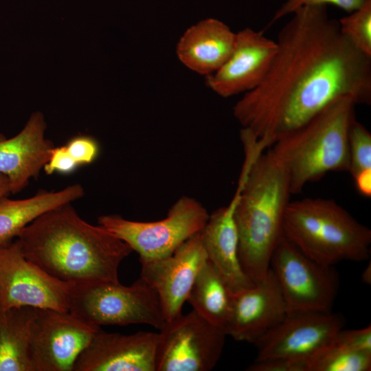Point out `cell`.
I'll list each match as a JSON object with an SVG mask.
<instances>
[{"instance_id":"6da1fadb","label":"cell","mask_w":371,"mask_h":371,"mask_svg":"<svg viewBox=\"0 0 371 371\" xmlns=\"http://www.w3.org/2000/svg\"><path fill=\"white\" fill-rule=\"evenodd\" d=\"M292 15L278 33L267 75L233 107L242 128L267 149L339 98L371 103V58L341 34L326 5L303 6Z\"/></svg>"},{"instance_id":"7a4b0ae2","label":"cell","mask_w":371,"mask_h":371,"mask_svg":"<svg viewBox=\"0 0 371 371\" xmlns=\"http://www.w3.org/2000/svg\"><path fill=\"white\" fill-rule=\"evenodd\" d=\"M16 240L25 258L69 284L119 282L120 263L133 251L102 226L83 220L71 203L43 214Z\"/></svg>"},{"instance_id":"3957f363","label":"cell","mask_w":371,"mask_h":371,"mask_svg":"<svg viewBox=\"0 0 371 371\" xmlns=\"http://www.w3.org/2000/svg\"><path fill=\"white\" fill-rule=\"evenodd\" d=\"M240 139L245 161L234 216L241 267L256 283L267 277L273 252L284 236V215L292 194L288 175L270 149L248 135Z\"/></svg>"},{"instance_id":"277c9868","label":"cell","mask_w":371,"mask_h":371,"mask_svg":"<svg viewBox=\"0 0 371 371\" xmlns=\"http://www.w3.org/2000/svg\"><path fill=\"white\" fill-rule=\"evenodd\" d=\"M356 105L350 97L339 98L269 148L286 170L292 194L328 172L349 171L348 133Z\"/></svg>"},{"instance_id":"5b68a950","label":"cell","mask_w":371,"mask_h":371,"mask_svg":"<svg viewBox=\"0 0 371 371\" xmlns=\"http://www.w3.org/2000/svg\"><path fill=\"white\" fill-rule=\"evenodd\" d=\"M283 235L308 257L326 266L364 261L370 256L371 229L332 199L290 201Z\"/></svg>"},{"instance_id":"8992f818","label":"cell","mask_w":371,"mask_h":371,"mask_svg":"<svg viewBox=\"0 0 371 371\" xmlns=\"http://www.w3.org/2000/svg\"><path fill=\"white\" fill-rule=\"evenodd\" d=\"M68 311L93 326L147 324L161 329L166 320L155 289L140 277L130 286L120 282L69 284Z\"/></svg>"},{"instance_id":"52a82bcc","label":"cell","mask_w":371,"mask_h":371,"mask_svg":"<svg viewBox=\"0 0 371 371\" xmlns=\"http://www.w3.org/2000/svg\"><path fill=\"white\" fill-rule=\"evenodd\" d=\"M209 216L199 201L183 196L161 220L135 221L108 214L100 216L98 222L128 244L139 254V260H152L172 254L183 242L202 230Z\"/></svg>"},{"instance_id":"ba28073f","label":"cell","mask_w":371,"mask_h":371,"mask_svg":"<svg viewBox=\"0 0 371 371\" xmlns=\"http://www.w3.org/2000/svg\"><path fill=\"white\" fill-rule=\"evenodd\" d=\"M270 269L289 311H331L339 283L333 266L310 258L283 236L271 256Z\"/></svg>"},{"instance_id":"9c48e42d","label":"cell","mask_w":371,"mask_h":371,"mask_svg":"<svg viewBox=\"0 0 371 371\" xmlns=\"http://www.w3.org/2000/svg\"><path fill=\"white\" fill-rule=\"evenodd\" d=\"M226 336L195 311L181 313L159 329L156 371H210L221 356Z\"/></svg>"},{"instance_id":"30bf717a","label":"cell","mask_w":371,"mask_h":371,"mask_svg":"<svg viewBox=\"0 0 371 371\" xmlns=\"http://www.w3.org/2000/svg\"><path fill=\"white\" fill-rule=\"evenodd\" d=\"M99 329L69 311L33 308L30 347L34 371H73Z\"/></svg>"},{"instance_id":"8fae6325","label":"cell","mask_w":371,"mask_h":371,"mask_svg":"<svg viewBox=\"0 0 371 371\" xmlns=\"http://www.w3.org/2000/svg\"><path fill=\"white\" fill-rule=\"evenodd\" d=\"M344 325V317L331 311H288L280 323L254 343L255 360L285 358L310 363Z\"/></svg>"},{"instance_id":"7c38bea8","label":"cell","mask_w":371,"mask_h":371,"mask_svg":"<svg viewBox=\"0 0 371 371\" xmlns=\"http://www.w3.org/2000/svg\"><path fill=\"white\" fill-rule=\"evenodd\" d=\"M69 289V283L25 258L16 240L0 245L1 308L28 306L68 311Z\"/></svg>"},{"instance_id":"4fadbf2b","label":"cell","mask_w":371,"mask_h":371,"mask_svg":"<svg viewBox=\"0 0 371 371\" xmlns=\"http://www.w3.org/2000/svg\"><path fill=\"white\" fill-rule=\"evenodd\" d=\"M207 260L200 232L183 242L169 256L139 260L140 277L156 291L166 322L181 314L183 304Z\"/></svg>"},{"instance_id":"5bb4252c","label":"cell","mask_w":371,"mask_h":371,"mask_svg":"<svg viewBox=\"0 0 371 371\" xmlns=\"http://www.w3.org/2000/svg\"><path fill=\"white\" fill-rule=\"evenodd\" d=\"M276 52V41L263 31L241 30L236 33L229 56L218 70L206 76V85L223 98L248 92L264 79Z\"/></svg>"},{"instance_id":"9a60e30c","label":"cell","mask_w":371,"mask_h":371,"mask_svg":"<svg viewBox=\"0 0 371 371\" xmlns=\"http://www.w3.org/2000/svg\"><path fill=\"white\" fill-rule=\"evenodd\" d=\"M158 333L131 335L99 329L77 358L73 371H156Z\"/></svg>"},{"instance_id":"2e32d148","label":"cell","mask_w":371,"mask_h":371,"mask_svg":"<svg viewBox=\"0 0 371 371\" xmlns=\"http://www.w3.org/2000/svg\"><path fill=\"white\" fill-rule=\"evenodd\" d=\"M286 303L269 268L267 277L232 293L227 335L238 341L254 344L287 314Z\"/></svg>"},{"instance_id":"e0dca14e","label":"cell","mask_w":371,"mask_h":371,"mask_svg":"<svg viewBox=\"0 0 371 371\" xmlns=\"http://www.w3.org/2000/svg\"><path fill=\"white\" fill-rule=\"evenodd\" d=\"M46 127L43 115L35 112L15 136L0 133V173L8 177L10 193L22 191L48 161L55 146L45 138Z\"/></svg>"},{"instance_id":"ac0fdd59","label":"cell","mask_w":371,"mask_h":371,"mask_svg":"<svg viewBox=\"0 0 371 371\" xmlns=\"http://www.w3.org/2000/svg\"><path fill=\"white\" fill-rule=\"evenodd\" d=\"M236 201L235 192L228 205L210 214L200 232L207 260L232 293L254 284L244 272L238 258V234L234 216Z\"/></svg>"},{"instance_id":"d6986e66","label":"cell","mask_w":371,"mask_h":371,"mask_svg":"<svg viewBox=\"0 0 371 371\" xmlns=\"http://www.w3.org/2000/svg\"><path fill=\"white\" fill-rule=\"evenodd\" d=\"M235 38L236 33L223 22L207 19L186 30L177 43L176 53L186 67L207 76L228 58Z\"/></svg>"},{"instance_id":"ffe728a7","label":"cell","mask_w":371,"mask_h":371,"mask_svg":"<svg viewBox=\"0 0 371 371\" xmlns=\"http://www.w3.org/2000/svg\"><path fill=\"white\" fill-rule=\"evenodd\" d=\"M85 190L75 183L58 191H40L24 199L0 198V245L9 243L36 218L46 212L78 200Z\"/></svg>"},{"instance_id":"44dd1931","label":"cell","mask_w":371,"mask_h":371,"mask_svg":"<svg viewBox=\"0 0 371 371\" xmlns=\"http://www.w3.org/2000/svg\"><path fill=\"white\" fill-rule=\"evenodd\" d=\"M33 308H0V371H34L30 347Z\"/></svg>"},{"instance_id":"7402d4cb","label":"cell","mask_w":371,"mask_h":371,"mask_svg":"<svg viewBox=\"0 0 371 371\" xmlns=\"http://www.w3.org/2000/svg\"><path fill=\"white\" fill-rule=\"evenodd\" d=\"M232 300V293L228 286L207 260L199 270L186 301L198 314L225 330Z\"/></svg>"},{"instance_id":"603a6c76","label":"cell","mask_w":371,"mask_h":371,"mask_svg":"<svg viewBox=\"0 0 371 371\" xmlns=\"http://www.w3.org/2000/svg\"><path fill=\"white\" fill-rule=\"evenodd\" d=\"M371 352L356 351L331 343L314 357L309 371H369Z\"/></svg>"},{"instance_id":"cb8c5ba5","label":"cell","mask_w":371,"mask_h":371,"mask_svg":"<svg viewBox=\"0 0 371 371\" xmlns=\"http://www.w3.org/2000/svg\"><path fill=\"white\" fill-rule=\"evenodd\" d=\"M341 34L360 52L371 58V0L338 21Z\"/></svg>"},{"instance_id":"d4e9b609","label":"cell","mask_w":371,"mask_h":371,"mask_svg":"<svg viewBox=\"0 0 371 371\" xmlns=\"http://www.w3.org/2000/svg\"><path fill=\"white\" fill-rule=\"evenodd\" d=\"M349 172L352 178L371 171V133L364 125L354 120L348 133Z\"/></svg>"},{"instance_id":"484cf974","label":"cell","mask_w":371,"mask_h":371,"mask_svg":"<svg viewBox=\"0 0 371 371\" xmlns=\"http://www.w3.org/2000/svg\"><path fill=\"white\" fill-rule=\"evenodd\" d=\"M366 1L367 0H287L275 12L270 24L289 14H292L299 8L306 5H326L327 4H331L349 14L361 7Z\"/></svg>"},{"instance_id":"4316f807","label":"cell","mask_w":371,"mask_h":371,"mask_svg":"<svg viewBox=\"0 0 371 371\" xmlns=\"http://www.w3.org/2000/svg\"><path fill=\"white\" fill-rule=\"evenodd\" d=\"M65 146L69 155L78 166L92 163L99 153L97 141L88 135L74 137Z\"/></svg>"},{"instance_id":"83f0119b","label":"cell","mask_w":371,"mask_h":371,"mask_svg":"<svg viewBox=\"0 0 371 371\" xmlns=\"http://www.w3.org/2000/svg\"><path fill=\"white\" fill-rule=\"evenodd\" d=\"M332 342L353 350L371 352V326L355 330L342 328Z\"/></svg>"},{"instance_id":"f1b7e54d","label":"cell","mask_w":371,"mask_h":371,"mask_svg":"<svg viewBox=\"0 0 371 371\" xmlns=\"http://www.w3.org/2000/svg\"><path fill=\"white\" fill-rule=\"evenodd\" d=\"M309 362L285 358H271L255 360L248 371H309Z\"/></svg>"},{"instance_id":"f546056e","label":"cell","mask_w":371,"mask_h":371,"mask_svg":"<svg viewBox=\"0 0 371 371\" xmlns=\"http://www.w3.org/2000/svg\"><path fill=\"white\" fill-rule=\"evenodd\" d=\"M78 167L77 164L70 157L65 146L54 147L48 161L45 164L43 170L49 175L54 172L69 174Z\"/></svg>"},{"instance_id":"4dcf8cb0","label":"cell","mask_w":371,"mask_h":371,"mask_svg":"<svg viewBox=\"0 0 371 371\" xmlns=\"http://www.w3.org/2000/svg\"><path fill=\"white\" fill-rule=\"evenodd\" d=\"M357 190L366 197L371 196V171L363 172L353 178Z\"/></svg>"},{"instance_id":"1f68e13d","label":"cell","mask_w":371,"mask_h":371,"mask_svg":"<svg viewBox=\"0 0 371 371\" xmlns=\"http://www.w3.org/2000/svg\"><path fill=\"white\" fill-rule=\"evenodd\" d=\"M10 193V183L8 177L0 173V198Z\"/></svg>"},{"instance_id":"d6a6232c","label":"cell","mask_w":371,"mask_h":371,"mask_svg":"<svg viewBox=\"0 0 371 371\" xmlns=\"http://www.w3.org/2000/svg\"><path fill=\"white\" fill-rule=\"evenodd\" d=\"M361 280L366 284H371V265L370 262L365 268L361 273Z\"/></svg>"}]
</instances>
